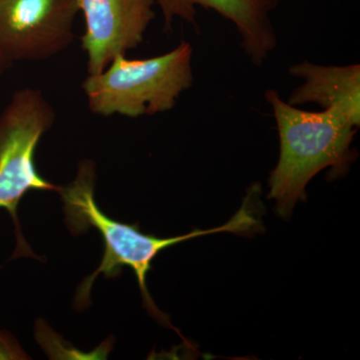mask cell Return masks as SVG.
Instances as JSON below:
<instances>
[{
  "label": "cell",
  "mask_w": 360,
  "mask_h": 360,
  "mask_svg": "<svg viewBox=\"0 0 360 360\" xmlns=\"http://www.w3.org/2000/svg\"><path fill=\"white\" fill-rule=\"evenodd\" d=\"M94 163L84 160L80 162L75 179L68 186L60 187L59 191L65 205V222L71 233L79 236L94 227L103 238L105 248L101 265L78 288L75 296L77 309H84L89 307L90 290L99 274H103L105 278H115L122 274V269L127 266L134 270L136 276L144 307L148 314L165 328L174 329L167 315L156 307L146 284V277L156 257L170 246L207 234L219 232L246 233L258 229V219L252 205L250 207V203L243 200L240 210L221 226L207 231L198 229L174 238H158L143 233L139 231L137 224H122L101 212L94 198Z\"/></svg>",
  "instance_id": "6da1fadb"
},
{
  "label": "cell",
  "mask_w": 360,
  "mask_h": 360,
  "mask_svg": "<svg viewBox=\"0 0 360 360\" xmlns=\"http://www.w3.org/2000/svg\"><path fill=\"white\" fill-rule=\"evenodd\" d=\"M265 99L276 118L281 155L269 179V198L276 212L288 217L296 202L305 198V187L324 168L342 172L349 162L350 144L360 120L342 108L321 112L300 110L267 89Z\"/></svg>",
  "instance_id": "7a4b0ae2"
},
{
  "label": "cell",
  "mask_w": 360,
  "mask_h": 360,
  "mask_svg": "<svg viewBox=\"0 0 360 360\" xmlns=\"http://www.w3.org/2000/svg\"><path fill=\"white\" fill-rule=\"evenodd\" d=\"M193 49L189 42L162 56L129 60L118 54L99 75H89L82 89L97 115L127 117L172 110L193 84Z\"/></svg>",
  "instance_id": "3957f363"
},
{
  "label": "cell",
  "mask_w": 360,
  "mask_h": 360,
  "mask_svg": "<svg viewBox=\"0 0 360 360\" xmlns=\"http://www.w3.org/2000/svg\"><path fill=\"white\" fill-rule=\"evenodd\" d=\"M56 120V111L39 89L14 92L0 112V208L13 217L18 248L14 257H34L21 233L18 207L32 191H58L60 187L47 181L35 165L39 141Z\"/></svg>",
  "instance_id": "277c9868"
},
{
  "label": "cell",
  "mask_w": 360,
  "mask_h": 360,
  "mask_svg": "<svg viewBox=\"0 0 360 360\" xmlns=\"http://www.w3.org/2000/svg\"><path fill=\"white\" fill-rule=\"evenodd\" d=\"M78 11L77 0H0V56L13 65L65 51Z\"/></svg>",
  "instance_id": "5b68a950"
},
{
  "label": "cell",
  "mask_w": 360,
  "mask_h": 360,
  "mask_svg": "<svg viewBox=\"0 0 360 360\" xmlns=\"http://www.w3.org/2000/svg\"><path fill=\"white\" fill-rule=\"evenodd\" d=\"M86 30L82 39L89 75L103 72L118 54L142 44L155 18V0H77Z\"/></svg>",
  "instance_id": "8992f818"
},
{
  "label": "cell",
  "mask_w": 360,
  "mask_h": 360,
  "mask_svg": "<svg viewBox=\"0 0 360 360\" xmlns=\"http://www.w3.org/2000/svg\"><path fill=\"white\" fill-rule=\"evenodd\" d=\"M165 18V30H172L175 18L198 27L196 6L212 9L236 26L241 47L253 65L262 68L277 45L271 14L278 0H155Z\"/></svg>",
  "instance_id": "52a82bcc"
},
{
  "label": "cell",
  "mask_w": 360,
  "mask_h": 360,
  "mask_svg": "<svg viewBox=\"0 0 360 360\" xmlns=\"http://www.w3.org/2000/svg\"><path fill=\"white\" fill-rule=\"evenodd\" d=\"M290 75L302 78L288 103H316L323 110L338 108L360 120V65H321L303 61L291 65Z\"/></svg>",
  "instance_id": "ba28073f"
},
{
  "label": "cell",
  "mask_w": 360,
  "mask_h": 360,
  "mask_svg": "<svg viewBox=\"0 0 360 360\" xmlns=\"http://www.w3.org/2000/svg\"><path fill=\"white\" fill-rule=\"evenodd\" d=\"M9 66H11V65H9V63H7L6 60H4V58L0 56V75H1L2 73L9 68Z\"/></svg>",
  "instance_id": "9c48e42d"
}]
</instances>
